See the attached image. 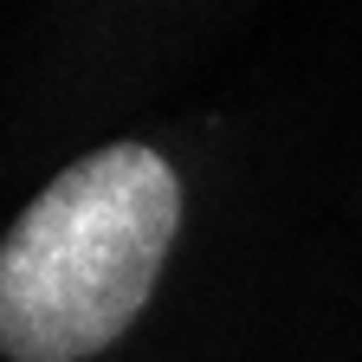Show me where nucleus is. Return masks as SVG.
<instances>
[{
  "label": "nucleus",
  "instance_id": "obj_1",
  "mask_svg": "<svg viewBox=\"0 0 362 362\" xmlns=\"http://www.w3.org/2000/svg\"><path fill=\"white\" fill-rule=\"evenodd\" d=\"M181 226V181L149 143H110L33 194L0 240V356L84 362L149 304Z\"/></svg>",
  "mask_w": 362,
  "mask_h": 362
}]
</instances>
